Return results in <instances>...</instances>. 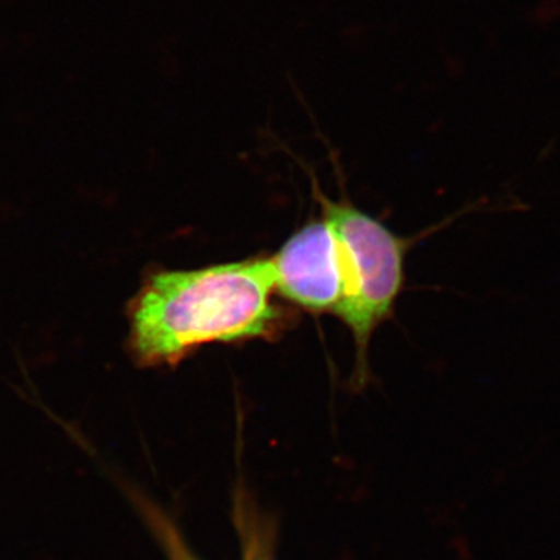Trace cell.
Segmentation results:
<instances>
[{
	"label": "cell",
	"mask_w": 560,
	"mask_h": 560,
	"mask_svg": "<svg viewBox=\"0 0 560 560\" xmlns=\"http://www.w3.org/2000/svg\"><path fill=\"white\" fill-rule=\"evenodd\" d=\"M270 257L150 272L128 305V350L143 368H175L212 342L276 340L293 315L275 300Z\"/></svg>",
	"instance_id": "cell-1"
},
{
	"label": "cell",
	"mask_w": 560,
	"mask_h": 560,
	"mask_svg": "<svg viewBox=\"0 0 560 560\" xmlns=\"http://www.w3.org/2000/svg\"><path fill=\"white\" fill-rule=\"evenodd\" d=\"M323 217L340 250L342 298L335 315L355 342V377L370 375L372 335L389 318L405 282L411 241L363 212L349 200L334 201L316 189Z\"/></svg>",
	"instance_id": "cell-2"
},
{
	"label": "cell",
	"mask_w": 560,
	"mask_h": 560,
	"mask_svg": "<svg viewBox=\"0 0 560 560\" xmlns=\"http://www.w3.org/2000/svg\"><path fill=\"white\" fill-rule=\"evenodd\" d=\"M270 259L279 296L301 311L335 315L342 298L340 250L324 217L305 223Z\"/></svg>",
	"instance_id": "cell-3"
},
{
	"label": "cell",
	"mask_w": 560,
	"mask_h": 560,
	"mask_svg": "<svg viewBox=\"0 0 560 560\" xmlns=\"http://www.w3.org/2000/svg\"><path fill=\"white\" fill-rule=\"evenodd\" d=\"M113 478L116 481L117 488L124 492L131 506L135 508L142 522L145 523L147 528L153 534L154 539L161 545L168 560H200L187 547L178 526L165 514L164 510H161L142 490L136 488L135 485H131L125 478L117 477L116 474L113 475Z\"/></svg>",
	"instance_id": "cell-4"
},
{
	"label": "cell",
	"mask_w": 560,
	"mask_h": 560,
	"mask_svg": "<svg viewBox=\"0 0 560 560\" xmlns=\"http://www.w3.org/2000/svg\"><path fill=\"white\" fill-rule=\"evenodd\" d=\"M243 560H271V551L261 540L260 534H246L245 558Z\"/></svg>",
	"instance_id": "cell-5"
}]
</instances>
